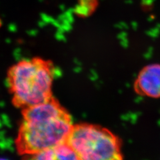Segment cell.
I'll return each mask as SVG.
<instances>
[{"mask_svg":"<svg viewBox=\"0 0 160 160\" xmlns=\"http://www.w3.org/2000/svg\"><path fill=\"white\" fill-rule=\"evenodd\" d=\"M16 138L22 156L66 143L73 126L68 110L53 97L49 101L22 109Z\"/></svg>","mask_w":160,"mask_h":160,"instance_id":"obj_1","label":"cell"},{"mask_svg":"<svg viewBox=\"0 0 160 160\" xmlns=\"http://www.w3.org/2000/svg\"><path fill=\"white\" fill-rule=\"evenodd\" d=\"M54 77V65L48 59L27 58L12 65L6 82L13 106L22 110L49 101Z\"/></svg>","mask_w":160,"mask_h":160,"instance_id":"obj_2","label":"cell"},{"mask_svg":"<svg viewBox=\"0 0 160 160\" xmlns=\"http://www.w3.org/2000/svg\"><path fill=\"white\" fill-rule=\"evenodd\" d=\"M66 143L78 160H123L121 139L100 125L73 124Z\"/></svg>","mask_w":160,"mask_h":160,"instance_id":"obj_3","label":"cell"},{"mask_svg":"<svg viewBox=\"0 0 160 160\" xmlns=\"http://www.w3.org/2000/svg\"><path fill=\"white\" fill-rule=\"evenodd\" d=\"M133 90L140 96L160 98V64H148L140 70L133 83Z\"/></svg>","mask_w":160,"mask_h":160,"instance_id":"obj_4","label":"cell"},{"mask_svg":"<svg viewBox=\"0 0 160 160\" xmlns=\"http://www.w3.org/2000/svg\"><path fill=\"white\" fill-rule=\"evenodd\" d=\"M22 160H78L76 154L65 143L42 151L23 156Z\"/></svg>","mask_w":160,"mask_h":160,"instance_id":"obj_5","label":"cell"},{"mask_svg":"<svg viewBox=\"0 0 160 160\" xmlns=\"http://www.w3.org/2000/svg\"><path fill=\"white\" fill-rule=\"evenodd\" d=\"M98 6V0H77L75 13L79 17H89L96 11Z\"/></svg>","mask_w":160,"mask_h":160,"instance_id":"obj_6","label":"cell"},{"mask_svg":"<svg viewBox=\"0 0 160 160\" xmlns=\"http://www.w3.org/2000/svg\"><path fill=\"white\" fill-rule=\"evenodd\" d=\"M1 26H2V20L0 19V28H1Z\"/></svg>","mask_w":160,"mask_h":160,"instance_id":"obj_7","label":"cell"},{"mask_svg":"<svg viewBox=\"0 0 160 160\" xmlns=\"http://www.w3.org/2000/svg\"><path fill=\"white\" fill-rule=\"evenodd\" d=\"M0 160H8V159H3V158H0Z\"/></svg>","mask_w":160,"mask_h":160,"instance_id":"obj_8","label":"cell"}]
</instances>
